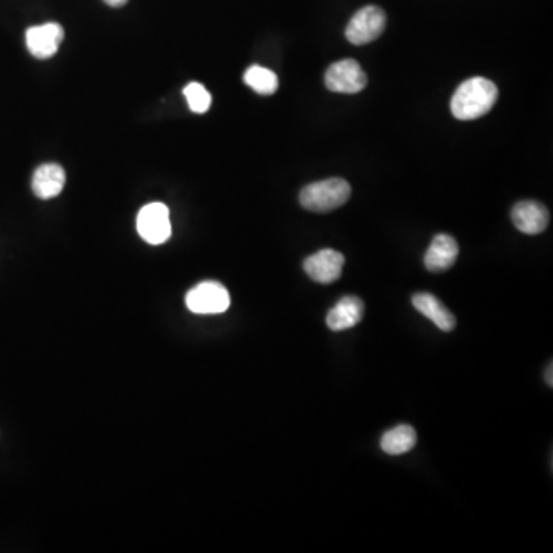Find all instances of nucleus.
<instances>
[{
	"label": "nucleus",
	"instance_id": "obj_13",
	"mask_svg": "<svg viewBox=\"0 0 553 553\" xmlns=\"http://www.w3.org/2000/svg\"><path fill=\"white\" fill-rule=\"evenodd\" d=\"M412 305L441 331H454L455 325H457L454 314L435 295L429 294V292H418L412 297Z\"/></svg>",
	"mask_w": 553,
	"mask_h": 553
},
{
	"label": "nucleus",
	"instance_id": "obj_6",
	"mask_svg": "<svg viewBox=\"0 0 553 553\" xmlns=\"http://www.w3.org/2000/svg\"><path fill=\"white\" fill-rule=\"evenodd\" d=\"M325 83L332 93L357 94L365 90L368 77L354 59L340 60L326 71Z\"/></svg>",
	"mask_w": 553,
	"mask_h": 553
},
{
	"label": "nucleus",
	"instance_id": "obj_10",
	"mask_svg": "<svg viewBox=\"0 0 553 553\" xmlns=\"http://www.w3.org/2000/svg\"><path fill=\"white\" fill-rule=\"evenodd\" d=\"M65 183H67L65 169L57 163H45L34 171L31 188L34 196L42 200H50L62 193Z\"/></svg>",
	"mask_w": 553,
	"mask_h": 553
},
{
	"label": "nucleus",
	"instance_id": "obj_16",
	"mask_svg": "<svg viewBox=\"0 0 553 553\" xmlns=\"http://www.w3.org/2000/svg\"><path fill=\"white\" fill-rule=\"evenodd\" d=\"M183 94H185L186 102L193 113L205 114L211 108V94L203 87L202 83H189L183 90Z\"/></svg>",
	"mask_w": 553,
	"mask_h": 553
},
{
	"label": "nucleus",
	"instance_id": "obj_11",
	"mask_svg": "<svg viewBox=\"0 0 553 553\" xmlns=\"http://www.w3.org/2000/svg\"><path fill=\"white\" fill-rule=\"evenodd\" d=\"M363 315H365V303L354 295H346L328 312L326 325L332 331H346L357 326L363 320Z\"/></svg>",
	"mask_w": 553,
	"mask_h": 553
},
{
	"label": "nucleus",
	"instance_id": "obj_9",
	"mask_svg": "<svg viewBox=\"0 0 553 553\" xmlns=\"http://www.w3.org/2000/svg\"><path fill=\"white\" fill-rule=\"evenodd\" d=\"M512 220L518 231L527 236H537L546 231L549 225V211L543 203L535 200H524L512 209Z\"/></svg>",
	"mask_w": 553,
	"mask_h": 553
},
{
	"label": "nucleus",
	"instance_id": "obj_1",
	"mask_svg": "<svg viewBox=\"0 0 553 553\" xmlns=\"http://www.w3.org/2000/svg\"><path fill=\"white\" fill-rule=\"evenodd\" d=\"M498 99L495 83L484 77H472L461 83L452 97L451 110L457 119L475 120L494 108Z\"/></svg>",
	"mask_w": 553,
	"mask_h": 553
},
{
	"label": "nucleus",
	"instance_id": "obj_2",
	"mask_svg": "<svg viewBox=\"0 0 553 553\" xmlns=\"http://www.w3.org/2000/svg\"><path fill=\"white\" fill-rule=\"evenodd\" d=\"M351 197V185L343 179H328L305 186L300 193L303 208L312 212H331Z\"/></svg>",
	"mask_w": 553,
	"mask_h": 553
},
{
	"label": "nucleus",
	"instance_id": "obj_7",
	"mask_svg": "<svg viewBox=\"0 0 553 553\" xmlns=\"http://www.w3.org/2000/svg\"><path fill=\"white\" fill-rule=\"evenodd\" d=\"M343 265H345L343 254L334 249H322L309 255L303 263V268L314 282L331 285L342 277Z\"/></svg>",
	"mask_w": 553,
	"mask_h": 553
},
{
	"label": "nucleus",
	"instance_id": "obj_8",
	"mask_svg": "<svg viewBox=\"0 0 553 553\" xmlns=\"http://www.w3.org/2000/svg\"><path fill=\"white\" fill-rule=\"evenodd\" d=\"M25 39H27L28 51L36 59L45 60L57 53L65 39V31L62 25L50 22V24L28 28Z\"/></svg>",
	"mask_w": 553,
	"mask_h": 553
},
{
	"label": "nucleus",
	"instance_id": "obj_3",
	"mask_svg": "<svg viewBox=\"0 0 553 553\" xmlns=\"http://www.w3.org/2000/svg\"><path fill=\"white\" fill-rule=\"evenodd\" d=\"M185 303L186 308L194 314H223L231 306V297L222 283L203 282L186 294Z\"/></svg>",
	"mask_w": 553,
	"mask_h": 553
},
{
	"label": "nucleus",
	"instance_id": "obj_15",
	"mask_svg": "<svg viewBox=\"0 0 553 553\" xmlns=\"http://www.w3.org/2000/svg\"><path fill=\"white\" fill-rule=\"evenodd\" d=\"M246 85L255 93L262 94V96H271L279 88V77L274 71L268 70V68L260 67V65H252L246 70L245 76H243Z\"/></svg>",
	"mask_w": 553,
	"mask_h": 553
},
{
	"label": "nucleus",
	"instance_id": "obj_14",
	"mask_svg": "<svg viewBox=\"0 0 553 553\" xmlns=\"http://www.w3.org/2000/svg\"><path fill=\"white\" fill-rule=\"evenodd\" d=\"M417 444V432L409 424H400L381 437L380 446L388 455H403Z\"/></svg>",
	"mask_w": 553,
	"mask_h": 553
},
{
	"label": "nucleus",
	"instance_id": "obj_18",
	"mask_svg": "<svg viewBox=\"0 0 553 553\" xmlns=\"http://www.w3.org/2000/svg\"><path fill=\"white\" fill-rule=\"evenodd\" d=\"M552 369H553V365H549V369H547V371H546V381H547V383H549V386L553 385Z\"/></svg>",
	"mask_w": 553,
	"mask_h": 553
},
{
	"label": "nucleus",
	"instance_id": "obj_5",
	"mask_svg": "<svg viewBox=\"0 0 553 553\" xmlns=\"http://www.w3.org/2000/svg\"><path fill=\"white\" fill-rule=\"evenodd\" d=\"M385 28V11L369 5L354 14L346 28V39L354 45L371 44L383 34Z\"/></svg>",
	"mask_w": 553,
	"mask_h": 553
},
{
	"label": "nucleus",
	"instance_id": "obj_4",
	"mask_svg": "<svg viewBox=\"0 0 553 553\" xmlns=\"http://www.w3.org/2000/svg\"><path fill=\"white\" fill-rule=\"evenodd\" d=\"M137 231L150 245H162L168 242L173 232L168 206L159 202L143 206L137 216Z\"/></svg>",
	"mask_w": 553,
	"mask_h": 553
},
{
	"label": "nucleus",
	"instance_id": "obj_12",
	"mask_svg": "<svg viewBox=\"0 0 553 553\" xmlns=\"http://www.w3.org/2000/svg\"><path fill=\"white\" fill-rule=\"evenodd\" d=\"M458 245L454 237L448 234H438L432 240L428 252L424 255V265L428 271L444 272L451 269L458 259Z\"/></svg>",
	"mask_w": 553,
	"mask_h": 553
},
{
	"label": "nucleus",
	"instance_id": "obj_17",
	"mask_svg": "<svg viewBox=\"0 0 553 553\" xmlns=\"http://www.w3.org/2000/svg\"><path fill=\"white\" fill-rule=\"evenodd\" d=\"M106 5H110V7L114 8H120L123 7V5L128 4V0H103Z\"/></svg>",
	"mask_w": 553,
	"mask_h": 553
}]
</instances>
